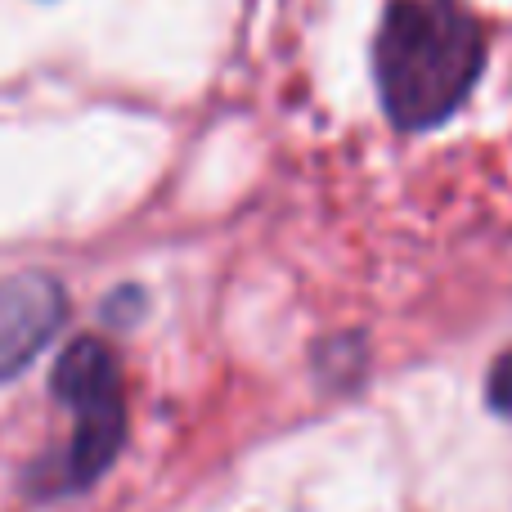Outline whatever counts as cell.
<instances>
[{"label": "cell", "mask_w": 512, "mask_h": 512, "mask_svg": "<svg viewBox=\"0 0 512 512\" xmlns=\"http://www.w3.org/2000/svg\"><path fill=\"white\" fill-rule=\"evenodd\" d=\"M486 63L481 27L459 0H396L373 41L382 108L405 131L445 122Z\"/></svg>", "instance_id": "obj_1"}, {"label": "cell", "mask_w": 512, "mask_h": 512, "mask_svg": "<svg viewBox=\"0 0 512 512\" xmlns=\"http://www.w3.org/2000/svg\"><path fill=\"white\" fill-rule=\"evenodd\" d=\"M54 396L72 414V441L54 468V490H81L104 477L126 441V400L117 355L95 337H81L54 364Z\"/></svg>", "instance_id": "obj_2"}, {"label": "cell", "mask_w": 512, "mask_h": 512, "mask_svg": "<svg viewBox=\"0 0 512 512\" xmlns=\"http://www.w3.org/2000/svg\"><path fill=\"white\" fill-rule=\"evenodd\" d=\"M63 324V288L50 274L0 279V382L23 373Z\"/></svg>", "instance_id": "obj_3"}, {"label": "cell", "mask_w": 512, "mask_h": 512, "mask_svg": "<svg viewBox=\"0 0 512 512\" xmlns=\"http://www.w3.org/2000/svg\"><path fill=\"white\" fill-rule=\"evenodd\" d=\"M486 396H490V409H499V414L512 418V351L495 360L490 382H486Z\"/></svg>", "instance_id": "obj_4"}]
</instances>
